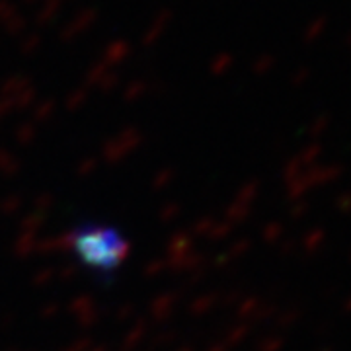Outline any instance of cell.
<instances>
[{"mask_svg": "<svg viewBox=\"0 0 351 351\" xmlns=\"http://www.w3.org/2000/svg\"><path fill=\"white\" fill-rule=\"evenodd\" d=\"M24 27H25V18L18 16V14H14L12 18H8V20L4 22V29H6V34H8V36H12V38H18V36L24 32Z\"/></svg>", "mask_w": 351, "mask_h": 351, "instance_id": "5b68a950", "label": "cell"}, {"mask_svg": "<svg viewBox=\"0 0 351 351\" xmlns=\"http://www.w3.org/2000/svg\"><path fill=\"white\" fill-rule=\"evenodd\" d=\"M25 4H27V6H34V4H38V0H24Z\"/></svg>", "mask_w": 351, "mask_h": 351, "instance_id": "52a82bcc", "label": "cell"}, {"mask_svg": "<svg viewBox=\"0 0 351 351\" xmlns=\"http://www.w3.org/2000/svg\"><path fill=\"white\" fill-rule=\"evenodd\" d=\"M71 248L78 260L98 271H113L129 254L127 240L117 228L82 225L71 232Z\"/></svg>", "mask_w": 351, "mask_h": 351, "instance_id": "6da1fadb", "label": "cell"}, {"mask_svg": "<svg viewBox=\"0 0 351 351\" xmlns=\"http://www.w3.org/2000/svg\"><path fill=\"white\" fill-rule=\"evenodd\" d=\"M104 59L108 63H121L123 59H127V55H131V45L127 43L125 39H115L112 43H108L104 47Z\"/></svg>", "mask_w": 351, "mask_h": 351, "instance_id": "277c9868", "label": "cell"}, {"mask_svg": "<svg viewBox=\"0 0 351 351\" xmlns=\"http://www.w3.org/2000/svg\"><path fill=\"white\" fill-rule=\"evenodd\" d=\"M20 49H22V53H25V55H34V53L39 49L38 36H29V38H25L24 41H22V45H20Z\"/></svg>", "mask_w": 351, "mask_h": 351, "instance_id": "8992f818", "label": "cell"}, {"mask_svg": "<svg viewBox=\"0 0 351 351\" xmlns=\"http://www.w3.org/2000/svg\"><path fill=\"white\" fill-rule=\"evenodd\" d=\"M170 20H172V12H170V10H160V12L156 14V18L152 20V24L149 25V29L143 34V45L149 47L154 41H158V38L164 34V29L170 24Z\"/></svg>", "mask_w": 351, "mask_h": 351, "instance_id": "3957f363", "label": "cell"}, {"mask_svg": "<svg viewBox=\"0 0 351 351\" xmlns=\"http://www.w3.org/2000/svg\"><path fill=\"white\" fill-rule=\"evenodd\" d=\"M98 20V10L96 8H84L76 14L73 18V22H69L66 27L61 32V39L64 41H73V39L80 38L86 29L92 27V24Z\"/></svg>", "mask_w": 351, "mask_h": 351, "instance_id": "7a4b0ae2", "label": "cell"}]
</instances>
